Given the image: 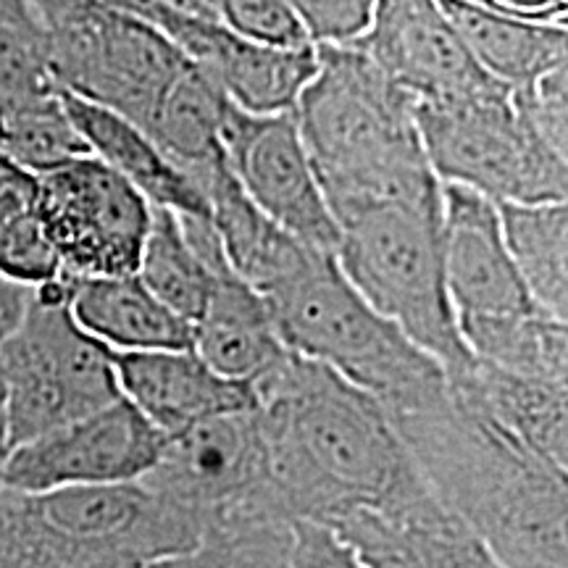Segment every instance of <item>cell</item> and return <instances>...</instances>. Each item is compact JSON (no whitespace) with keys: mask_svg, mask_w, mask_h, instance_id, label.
Returning a JSON list of instances; mask_svg holds the SVG:
<instances>
[{"mask_svg":"<svg viewBox=\"0 0 568 568\" xmlns=\"http://www.w3.org/2000/svg\"><path fill=\"white\" fill-rule=\"evenodd\" d=\"M253 393L268 485L293 521L332 527L429 485L385 408L326 366L287 353Z\"/></svg>","mask_w":568,"mask_h":568,"instance_id":"cell-1","label":"cell"},{"mask_svg":"<svg viewBox=\"0 0 568 568\" xmlns=\"http://www.w3.org/2000/svg\"><path fill=\"white\" fill-rule=\"evenodd\" d=\"M432 489L508 568H568V468L450 385L389 416Z\"/></svg>","mask_w":568,"mask_h":568,"instance_id":"cell-2","label":"cell"},{"mask_svg":"<svg viewBox=\"0 0 568 568\" xmlns=\"http://www.w3.org/2000/svg\"><path fill=\"white\" fill-rule=\"evenodd\" d=\"M314 48L316 74L293 116L335 219L374 203L443 193L406 92L355 45Z\"/></svg>","mask_w":568,"mask_h":568,"instance_id":"cell-3","label":"cell"},{"mask_svg":"<svg viewBox=\"0 0 568 568\" xmlns=\"http://www.w3.org/2000/svg\"><path fill=\"white\" fill-rule=\"evenodd\" d=\"M201 537L203 524L145 481L0 489V568H148Z\"/></svg>","mask_w":568,"mask_h":568,"instance_id":"cell-4","label":"cell"},{"mask_svg":"<svg viewBox=\"0 0 568 568\" xmlns=\"http://www.w3.org/2000/svg\"><path fill=\"white\" fill-rule=\"evenodd\" d=\"M261 297L290 353L364 389L387 416L422 406L447 387L445 368L355 293L335 253L308 251Z\"/></svg>","mask_w":568,"mask_h":568,"instance_id":"cell-5","label":"cell"},{"mask_svg":"<svg viewBox=\"0 0 568 568\" xmlns=\"http://www.w3.org/2000/svg\"><path fill=\"white\" fill-rule=\"evenodd\" d=\"M335 261L355 293L445 368L474 364L445 280L443 193L387 201L337 219Z\"/></svg>","mask_w":568,"mask_h":568,"instance_id":"cell-6","label":"cell"},{"mask_svg":"<svg viewBox=\"0 0 568 568\" xmlns=\"http://www.w3.org/2000/svg\"><path fill=\"white\" fill-rule=\"evenodd\" d=\"M414 119L443 184L493 203H568V153L537 130L506 84L458 101L414 103Z\"/></svg>","mask_w":568,"mask_h":568,"instance_id":"cell-7","label":"cell"},{"mask_svg":"<svg viewBox=\"0 0 568 568\" xmlns=\"http://www.w3.org/2000/svg\"><path fill=\"white\" fill-rule=\"evenodd\" d=\"M0 379L13 447L122 397L113 351L74 322L63 276L32 290L24 318L0 347Z\"/></svg>","mask_w":568,"mask_h":568,"instance_id":"cell-8","label":"cell"},{"mask_svg":"<svg viewBox=\"0 0 568 568\" xmlns=\"http://www.w3.org/2000/svg\"><path fill=\"white\" fill-rule=\"evenodd\" d=\"M55 88L140 126L151 124L161 98L187 59L151 21L109 3L48 32Z\"/></svg>","mask_w":568,"mask_h":568,"instance_id":"cell-9","label":"cell"},{"mask_svg":"<svg viewBox=\"0 0 568 568\" xmlns=\"http://www.w3.org/2000/svg\"><path fill=\"white\" fill-rule=\"evenodd\" d=\"M40 176L42 219L61 276L134 274L153 205L95 155Z\"/></svg>","mask_w":568,"mask_h":568,"instance_id":"cell-10","label":"cell"},{"mask_svg":"<svg viewBox=\"0 0 568 568\" xmlns=\"http://www.w3.org/2000/svg\"><path fill=\"white\" fill-rule=\"evenodd\" d=\"M222 145L234 180L268 222L311 251H337V219L322 193L293 113L255 116L232 105Z\"/></svg>","mask_w":568,"mask_h":568,"instance_id":"cell-11","label":"cell"},{"mask_svg":"<svg viewBox=\"0 0 568 568\" xmlns=\"http://www.w3.org/2000/svg\"><path fill=\"white\" fill-rule=\"evenodd\" d=\"M140 481L193 514L203 529L261 503L280 506L268 485L255 408L209 418L166 437L159 464Z\"/></svg>","mask_w":568,"mask_h":568,"instance_id":"cell-12","label":"cell"},{"mask_svg":"<svg viewBox=\"0 0 568 568\" xmlns=\"http://www.w3.org/2000/svg\"><path fill=\"white\" fill-rule=\"evenodd\" d=\"M166 437L119 397L111 406L17 445L3 468V487L45 493L140 481L159 464Z\"/></svg>","mask_w":568,"mask_h":568,"instance_id":"cell-13","label":"cell"},{"mask_svg":"<svg viewBox=\"0 0 568 568\" xmlns=\"http://www.w3.org/2000/svg\"><path fill=\"white\" fill-rule=\"evenodd\" d=\"M111 9L151 21L190 63L209 74L230 101L255 116L293 113L316 74V48H266L247 42L219 21L172 11L155 0H105Z\"/></svg>","mask_w":568,"mask_h":568,"instance_id":"cell-14","label":"cell"},{"mask_svg":"<svg viewBox=\"0 0 568 568\" xmlns=\"http://www.w3.org/2000/svg\"><path fill=\"white\" fill-rule=\"evenodd\" d=\"M353 45L414 103L458 101L500 88L474 61L437 0H379L372 27Z\"/></svg>","mask_w":568,"mask_h":568,"instance_id":"cell-15","label":"cell"},{"mask_svg":"<svg viewBox=\"0 0 568 568\" xmlns=\"http://www.w3.org/2000/svg\"><path fill=\"white\" fill-rule=\"evenodd\" d=\"M366 568H508L432 485L332 524Z\"/></svg>","mask_w":568,"mask_h":568,"instance_id":"cell-16","label":"cell"},{"mask_svg":"<svg viewBox=\"0 0 568 568\" xmlns=\"http://www.w3.org/2000/svg\"><path fill=\"white\" fill-rule=\"evenodd\" d=\"M445 280L458 329L537 314L503 243L497 203L443 184Z\"/></svg>","mask_w":568,"mask_h":568,"instance_id":"cell-17","label":"cell"},{"mask_svg":"<svg viewBox=\"0 0 568 568\" xmlns=\"http://www.w3.org/2000/svg\"><path fill=\"white\" fill-rule=\"evenodd\" d=\"M122 397L163 437L209 418L255 408L253 385L216 374L193 347L187 351L113 353Z\"/></svg>","mask_w":568,"mask_h":568,"instance_id":"cell-18","label":"cell"},{"mask_svg":"<svg viewBox=\"0 0 568 568\" xmlns=\"http://www.w3.org/2000/svg\"><path fill=\"white\" fill-rule=\"evenodd\" d=\"M74 322L113 353L187 351L193 324L163 305L138 274L63 276Z\"/></svg>","mask_w":568,"mask_h":568,"instance_id":"cell-19","label":"cell"},{"mask_svg":"<svg viewBox=\"0 0 568 568\" xmlns=\"http://www.w3.org/2000/svg\"><path fill=\"white\" fill-rule=\"evenodd\" d=\"M193 351L216 374L245 385H255L290 353L264 297L230 266L219 268L209 303L193 324Z\"/></svg>","mask_w":568,"mask_h":568,"instance_id":"cell-20","label":"cell"},{"mask_svg":"<svg viewBox=\"0 0 568 568\" xmlns=\"http://www.w3.org/2000/svg\"><path fill=\"white\" fill-rule=\"evenodd\" d=\"M61 98L90 155L124 176L153 209L174 211L180 216H211L209 201L197 184L174 166L140 126L63 90Z\"/></svg>","mask_w":568,"mask_h":568,"instance_id":"cell-21","label":"cell"},{"mask_svg":"<svg viewBox=\"0 0 568 568\" xmlns=\"http://www.w3.org/2000/svg\"><path fill=\"white\" fill-rule=\"evenodd\" d=\"M487 77L521 90L568 67V27L487 9L471 0H437Z\"/></svg>","mask_w":568,"mask_h":568,"instance_id":"cell-22","label":"cell"},{"mask_svg":"<svg viewBox=\"0 0 568 568\" xmlns=\"http://www.w3.org/2000/svg\"><path fill=\"white\" fill-rule=\"evenodd\" d=\"M232 105L219 84L187 61L161 98L145 134L201 190L205 176L226 163L222 140Z\"/></svg>","mask_w":568,"mask_h":568,"instance_id":"cell-23","label":"cell"},{"mask_svg":"<svg viewBox=\"0 0 568 568\" xmlns=\"http://www.w3.org/2000/svg\"><path fill=\"white\" fill-rule=\"evenodd\" d=\"M503 243L542 314L568 324V203H497Z\"/></svg>","mask_w":568,"mask_h":568,"instance_id":"cell-24","label":"cell"},{"mask_svg":"<svg viewBox=\"0 0 568 568\" xmlns=\"http://www.w3.org/2000/svg\"><path fill=\"white\" fill-rule=\"evenodd\" d=\"M295 521L274 503L216 518L190 550L148 568H290Z\"/></svg>","mask_w":568,"mask_h":568,"instance_id":"cell-25","label":"cell"},{"mask_svg":"<svg viewBox=\"0 0 568 568\" xmlns=\"http://www.w3.org/2000/svg\"><path fill=\"white\" fill-rule=\"evenodd\" d=\"M0 276L38 290L61 276L42 219L40 176L0 153Z\"/></svg>","mask_w":568,"mask_h":568,"instance_id":"cell-26","label":"cell"},{"mask_svg":"<svg viewBox=\"0 0 568 568\" xmlns=\"http://www.w3.org/2000/svg\"><path fill=\"white\" fill-rule=\"evenodd\" d=\"M134 274L176 316L195 324L213 293L219 268L205 264L203 255L190 243L180 213L153 209L151 230H148Z\"/></svg>","mask_w":568,"mask_h":568,"instance_id":"cell-27","label":"cell"},{"mask_svg":"<svg viewBox=\"0 0 568 568\" xmlns=\"http://www.w3.org/2000/svg\"><path fill=\"white\" fill-rule=\"evenodd\" d=\"M0 153L34 174H45L80 155H90L77 126L71 124L59 88L0 105Z\"/></svg>","mask_w":568,"mask_h":568,"instance_id":"cell-28","label":"cell"},{"mask_svg":"<svg viewBox=\"0 0 568 568\" xmlns=\"http://www.w3.org/2000/svg\"><path fill=\"white\" fill-rule=\"evenodd\" d=\"M213 9L224 30L255 45L282 51L314 48L287 0H213Z\"/></svg>","mask_w":568,"mask_h":568,"instance_id":"cell-29","label":"cell"},{"mask_svg":"<svg viewBox=\"0 0 568 568\" xmlns=\"http://www.w3.org/2000/svg\"><path fill=\"white\" fill-rule=\"evenodd\" d=\"M311 45H353L372 27L379 0H287Z\"/></svg>","mask_w":568,"mask_h":568,"instance_id":"cell-30","label":"cell"},{"mask_svg":"<svg viewBox=\"0 0 568 568\" xmlns=\"http://www.w3.org/2000/svg\"><path fill=\"white\" fill-rule=\"evenodd\" d=\"M290 568H366L335 531L322 524L295 521Z\"/></svg>","mask_w":568,"mask_h":568,"instance_id":"cell-31","label":"cell"},{"mask_svg":"<svg viewBox=\"0 0 568 568\" xmlns=\"http://www.w3.org/2000/svg\"><path fill=\"white\" fill-rule=\"evenodd\" d=\"M495 11L510 13V17L545 21V24H566L568 0H489Z\"/></svg>","mask_w":568,"mask_h":568,"instance_id":"cell-32","label":"cell"},{"mask_svg":"<svg viewBox=\"0 0 568 568\" xmlns=\"http://www.w3.org/2000/svg\"><path fill=\"white\" fill-rule=\"evenodd\" d=\"M32 290L21 287L0 276V347L13 335L21 318H24L27 305H30Z\"/></svg>","mask_w":568,"mask_h":568,"instance_id":"cell-33","label":"cell"},{"mask_svg":"<svg viewBox=\"0 0 568 568\" xmlns=\"http://www.w3.org/2000/svg\"><path fill=\"white\" fill-rule=\"evenodd\" d=\"M155 3L166 6V9L187 13V17L216 21V9H213V0H155Z\"/></svg>","mask_w":568,"mask_h":568,"instance_id":"cell-34","label":"cell"},{"mask_svg":"<svg viewBox=\"0 0 568 568\" xmlns=\"http://www.w3.org/2000/svg\"><path fill=\"white\" fill-rule=\"evenodd\" d=\"M13 450L11 445V432H9V414H6V389L3 379H0V489H3V468Z\"/></svg>","mask_w":568,"mask_h":568,"instance_id":"cell-35","label":"cell"},{"mask_svg":"<svg viewBox=\"0 0 568 568\" xmlns=\"http://www.w3.org/2000/svg\"><path fill=\"white\" fill-rule=\"evenodd\" d=\"M471 3H479V6H487V9H493V6H489V0H471Z\"/></svg>","mask_w":568,"mask_h":568,"instance_id":"cell-36","label":"cell"}]
</instances>
